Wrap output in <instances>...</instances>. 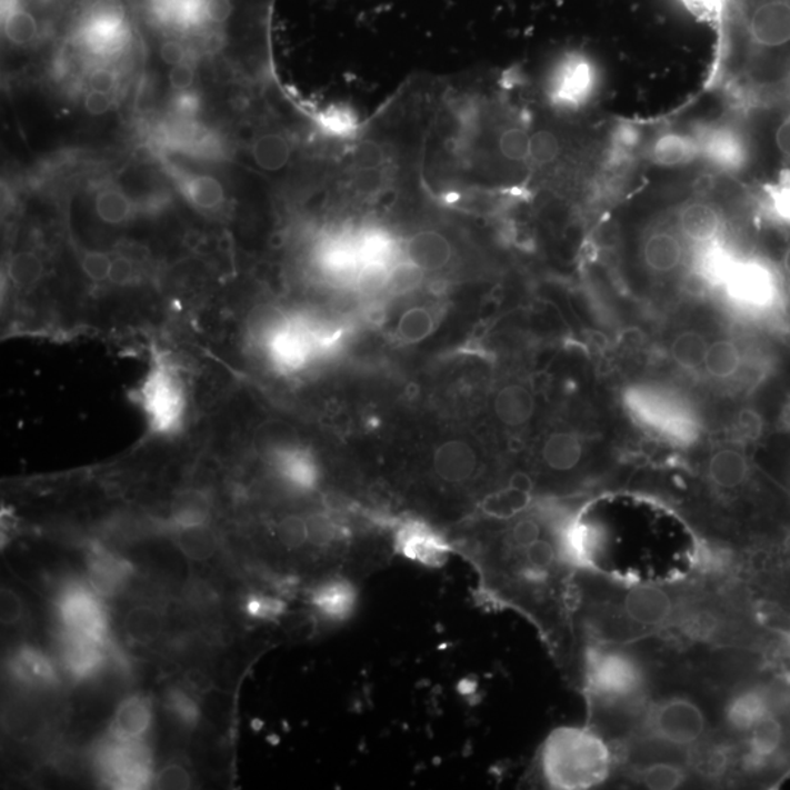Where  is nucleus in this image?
<instances>
[{
	"instance_id": "obj_30",
	"label": "nucleus",
	"mask_w": 790,
	"mask_h": 790,
	"mask_svg": "<svg viewBox=\"0 0 790 790\" xmlns=\"http://www.w3.org/2000/svg\"><path fill=\"white\" fill-rule=\"evenodd\" d=\"M707 346L704 337L694 331L681 332L673 340L671 353L674 362L683 369H697L704 364Z\"/></svg>"
},
{
	"instance_id": "obj_12",
	"label": "nucleus",
	"mask_w": 790,
	"mask_h": 790,
	"mask_svg": "<svg viewBox=\"0 0 790 790\" xmlns=\"http://www.w3.org/2000/svg\"><path fill=\"white\" fill-rule=\"evenodd\" d=\"M154 711L148 697L133 694L127 697L114 710L110 723V737L119 741H144L150 731Z\"/></svg>"
},
{
	"instance_id": "obj_1",
	"label": "nucleus",
	"mask_w": 790,
	"mask_h": 790,
	"mask_svg": "<svg viewBox=\"0 0 790 790\" xmlns=\"http://www.w3.org/2000/svg\"><path fill=\"white\" fill-rule=\"evenodd\" d=\"M447 536L478 577L483 607L510 609L538 631L563 677L579 686L581 651L576 628L577 574L581 568L577 526L553 523L530 506L512 516Z\"/></svg>"
},
{
	"instance_id": "obj_28",
	"label": "nucleus",
	"mask_w": 790,
	"mask_h": 790,
	"mask_svg": "<svg viewBox=\"0 0 790 790\" xmlns=\"http://www.w3.org/2000/svg\"><path fill=\"white\" fill-rule=\"evenodd\" d=\"M739 364H741V351L732 341H714L707 349L704 367L710 376L722 380L732 377L738 371Z\"/></svg>"
},
{
	"instance_id": "obj_32",
	"label": "nucleus",
	"mask_w": 790,
	"mask_h": 790,
	"mask_svg": "<svg viewBox=\"0 0 790 790\" xmlns=\"http://www.w3.org/2000/svg\"><path fill=\"white\" fill-rule=\"evenodd\" d=\"M530 138L531 133L521 127H510L502 129L498 133L497 150L498 154L508 161H529L530 159Z\"/></svg>"
},
{
	"instance_id": "obj_17",
	"label": "nucleus",
	"mask_w": 790,
	"mask_h": 790,
	"mask_svg": "<svg viewBox=\"0 0 790 790\" xmlns=\"http://www.w3.org/2000/svg\"><path fill=\"white\" fill-rule=\"evenodd\" d=\"M123 634L129 643L150 647L159 641L166 628L163 611L152 604L140 603L129 608L122 621Z\"/></svg>"
},
{
	"instance_id": "obj_6",
	"label": "nucleus",
	"mask_w": 790,
	"mask_h": 790,
	"mask_svg": "<svg viewBox=\"0 0 790 790\" xmlns=\"http://www.w3.org/2000/svg\"><path fill=\"white\" fill-rule=\"evenodd\" d=\"M431 473L442 487L466 491L482 476V463L473 446L463 439L439 443L431 459Z\"/></svg>"
},
{
	"instance_id": "obj_14",
	"label": "nucleus",
	"mask_w": 790,
	"mask_h": 790,
	"mask_svg": "<svg viewBox=\"0 0 790 790\" xmlns=\"http://www.w3.org/2000/svg\"><path fill=\"white\" fill-rule=\"evenodd\" d=\"M750 478V463L741 451L722 448L710 457L707 463V479L720 492H733L741 489Z\"/></svg>"
},
{
	"instance_id": "obj_16",
	"label": "nucleus",
	"mask_w": 790,
	"mask_h": 790,
	"mask_svg": "<svg viewBox=\"0 0 790 790\" xmlns=\"http://www.w3.org/2000/svg\"><path fill=\"white\" fill-rule=\"evenodd\" d=\"M11 672L31 688L53 687L58 682L57 668L49 656L34 647H20L11 659Z\"/></svg>"
},
{
	"instance_id": "obj_5",
	"label": "nucleus",
	"mask_w": 790,
	"mask_h": 790,
	"mask_svg": "<svg viewBox=\"0 0 790 790\" xmlns=\"http://www.w3.org/2000/svg\"><path fill=\"white\" fill-rule=\"evenodd\" d=\"M101 596L90 586H71L59 598V617L64 630L77 632L108 647L110 641L109 617Z\"/></svg>"
},
{
	"instance_id": "obj_18",
	"label": "nucleus",
	"mask_w": 790,
	"mask_h": 790,
	"mask_svg": "<svg viewBox=\"0 0 790 790\" xmlns=\"http://www.w3.org/2000/svg\"><path fill=\"white\" fill-rule=\"evenodd\" d=\"M650 160L663 168H677L700 159V146L696 136L683 132H664L656 138L649 150Z\"/></svg>"
},
{
	"instance_id": "obj_25",
	"label": "nucleus",
	"mask_w": 790,
	"mask_h": 790,
	"mask_svg": "<svg viewBox=\"0 0 790 790\" xmlns=\"http://www.w3.org/2000/svg\"><path fill=\"white\" fill-rule=\"evenodd\" d=\"M728 279L732 292L742 299L759 300L769 292V276L757 266L732 267Z\"/></svg>"
},
{
	"instance_id": "obj_15",
	"label": "nucleus",
	"mask_w": 790,
	"mask_h": 790,
	"mask_svg": "<svg viewBox=\"0 0 790 790\" xmlns=\"http://www.w3.org/2000/svg\"><path fill=\"white\" fill-rule=\"evenodd\" d=\"M679 229L691 242L713 243L722 230V216L710 202L692 201L679 212Z\"/></svg>"
},
{
	"instance_id": "obj_48",
	"label": "nucleus",
	"mask_w": 790,
	"mask_h": 790,
	"mask_svg": "<svg viewBox=\"0 0 790 790\" xmlns=\"http://www.w3.org/2000/svg\"><path fill=\"white\" fill-rule=\"evenodd\" d=\"M783 266L784 270H787L788 274L790 276V247L788 248L787 253H784Z\"/></svg>"
},
{
	"instance_id": "obj_11",
	"label": "nucleus",
	"mask_w": 790,
	"mask_h": 790,
	"mask_svg": "<svg viewBox=\"0 0 790 790\" xmlns=\"http://www.w3.org/2000/svg\"><path fill=\"white\" fill-rule=\"evenodd\" d=\"M106 649L108 647L101 646L88 637L67 630L63 631L62 641H60V654H62L64 668L76 679L94 677L103 668Z\"/></svg>"
},
{
	"instance_id": "obj_24",
	"label": "nucleus",
	"mask_w": 790,
	"mask_h": 790,
	"mask_svg": "<svg viewBox=\"0 0 790 790\" xmlns=\"http://www.w3.org/2000/svg\"><path fill=\"white\" fill-rule=\"evenodd\" d=\"M252 157L266 172H279L289 163L290 157H292V147L280 133H263L253 142Z\"/></svg>"
},
{
	"instance_id": "obj_21",
	"label": "nucleus",
	"mask_w": 790,
	"mask_h": 790,
	"mask_svg": "<svg viewBox=\"0 0 790 790\" xmlns=\"http://www.w3.org/2000/svg\"><path fill=\"white\" fill-rule=\"evenodd\" d=\"M643 258L651 271L668 274L681 266L683 258L681 240L671 232H656L646 240Z\"/></svg>"
},
{
	"instance_id": "obj_22",
	"label": "nucleus",
	"mask_w": 790,
	"mask_h": 790,
	"mask_svg": "<svg viewBox=\"0 0 790 790\" xmlns=\"http://www.w3.org/2000/svg\"><path fill=\"white\" fill-rule=\"evenodd\" d=\"M211 506L206 493L200 491H183L174 498L170 507V527L172 529H191L210 524Z\"/></svg>"
},
{
	"instance_id": "obj_41",
	"label": "nucleus",
	"mask_w": 790,
	"mask_h": 790,
	"mask_svg": "<svg viewBox=\"0 0 790 790\" xmlns=\"http://www.w3.org/2000/svg\"><path fill=\"white\" fill-rule=\"evenodd\" d=\"M160 59L169 67L183 63L187 58V48L178 39H168L160 46Z\"/></svg>"
},
{
	"instance_id": "obj_46",
	"label": "nucleus",
	"mask_w": 790,
	"mask_h": 790,
	"mask_svg": "<svg viewBox=\"0 0 790 790\" xmlns=\"http://www.w3.org/2000/svg\"><path fill=\"white\" fill-rule=\"evenodd\" d=\"M91 90L109 92L114 87V76L109 69L97 68L88 77Z\"/></svg>"
},
{
	"instance_id": "obj_27",
	"label": "nucleus",
	"mask_w": 790,
	"mask_h": 790,
	"mask_svg": "<svg viewBox=\"0 0 790 790\" xmlns=\"http://www.w3.org/2000/svg\"><path fill=\"white\" fill-rule=\"evenodd\" d=\"M96 212L108 224H123L133 214V204L127 193L118 188L101 189L96 197Z\"/></svg>"
},
{
	"instance_id": "obj_8",
	"label": "nucleus",
	"mask_w": 790,
	"mask_h": 790,
	"mask_svg": "<svg viewBox=\"0 0 790 790\" xmlns=\"http://www.w3.org/2000/svg\"><path fill=\"white\" fill-rule=\"evenodd\" d=\"M88 586L101 598H113L128 586L136 568L103 547H92L87 558Z\"/></svg>"
},
{
	"instance_id": "obj_13",
	"label": "nucleus",
	"mask_w": 790,
	"mask_h": 790,
	"mask_svg": "<svg viewBox=\"0 0 790 790\" xmlns=\"http://www.w3.org/2000/svg\"><path fill=\"white\" fill-rule=\"evenodd\" d=\"M276 476L299 492H311L321 480V470L316 459L302 450H280L272 457Z\"/></svg>"
},
{
	"instance_id": "obj_40",
	"label": "nucleus",
	"mask_w": 790,
	"mask_h": 790,
	"mask_svg": "<svg viewBox=\"0 0 790 790\" xmlns=\"http://www.w3.org/2000/svg\"><path fill=\"white\" fill-rule=\"evenodd\" d=\"M133 277H136V267H133L132 260H129L128 257L113 258L109 272L110 283L127 286L132 283Z\"/></svg>"
},
{
	"instance_id": "obj_19",
	"label": "nucleus",
	"mask_w": 790,
	"mask_h": 790,
	"mask_svg": "<svg viewBox=\"0 0 790 790\" xmlns=\"http://www.w3.org/2000/svg\"><path fill=\"white\" fill-rule=\"evenodd\" d=\"M544 468L553 473H571L580 468L584 457L583 442L574 433L557 432L548 437L542 447Z\"/></svg>"
},
{
	"instance_id": "obj_29",
	"label": "nucleus",
	"mask_w": 790,
	"mask_h": 790,
	"mask_svg": "<svg viewBox=\"0 0 790 790\" xmlns=\"http://www.w3.org/2000/svg\"><path fill=\"white\" fill-rule=\"evenodd\" d=\"M184 191L189 201L201 210H217L226 200L223 184L212 176H193Z\"/></svg>"
},
{
	"instance_id": "obj_38",
	"label": "nucleus",
	"mask_w": 790,
	"mask_h": 790,
	"mask_svg": "<svg viewBox=\"0 0 790 790\" xmlns=\"http://www.w3.org/2000/svg\"><path fill=\"white\" fill-rule=\"evenodd\" d=\"M0 617L4 627H17L26 618V604L20 594L8 587L0 593Z\"/></svg>"
},
{
	"instance_id": "obj_7",
	"label": "nucleus",
	"mask_w": 790,
	"mask_h": 790,
	"mask_svg": "<svg viewBox=\"0 0 790 790\" xmlns=\"http://www.w3.org/2000/svg\"><path fill=\"white\" fill-rule=\"evenodd\" d=\"M359 586L343 577H334L309 587L304 598L320 621L344 622L358 607Z\"/></svg>"
},
{
	"instance_id": "obj_31",
	"label": "nucleus",
	"mask_w": 790,
	"mask_h": 790,
	"mask_svg": "<svg viewBox=\"0 0 790 790\" xmlns=\"http://www.w3.org/2000/svg\"><path fill=\"white\" fill-rule=\"evenodd\" d=\"M436 328L432 312L423 307L408 309L397 323V336L406 343L414 344L427 339Z\"/></svg>"
},
{
	"instance_id": "obj_20",
	"label": "nucleus",
	"mask_w": 790,
	"mask_h": 790,
	"mask_svg": "<svg viewBox=\"0 0 790 790\" xmlns=\"http://www.w3.org/2000/svg\"><path fill=\"white\" fill-rule=\"evenodd\" d=\"M534 408L533 394L529 388L520 386V383L503 387L493 401L497 418L507 427L512 428L529 422L534 413Z\"/></svg>"
},
{
	"instance_id": "obj_4",
	"label": "nucleus",
	"mask_w": 790,
	"mask_h": 790,
	"mask_svg": "<svg viewBox=\"0 0 790 790\" xmlns=\"http://www.w3.org/2000/svg\"><path fill=\"white\" fill-rule=\"evenodd\" d=\"M598 82L596 67L583 54L563 57L547 81V99L553 108L579 110L591 99Z\"/></svg>"
},
{
	"instance_id": "obj_34",
	"label": "nucleus",
	"mask_w": 790,
	"mask_h": 790,
	"mask_svg": "<svg viewBox=\"0 0 790 790\" xmlns=\"http://www.w3.org/2000/svg\"><path fill=\"white\" fill-rule=\"evenodd\" d=\"M166 707L182 727L196 728L200 723L201 707L193 699L191 692L184 691L183 688L169 690L168 696H166Z\"/></svg>"
},
{
	"instance_id": "obj_23",
	"label": "nucleus",
	"mask_w": 790,
	"mask_h": 790,
	"mask_svg": "<svg viewBox=\"0 0 790 790\" xmlns=\"http://www.w3.org/2000/svg\"><path fill=\"white\" fill-rule=\"evenodd\" d=\"M173 540L179 551L192 562H207L216 556L219 542L208 526L173 529Z\"/></svg>"
},
{
	"instance_id": "obj_33",
	"label": "nucleus",
	"mask_w": 790,
	"mask_h": 790,
	"mask_svg": "<svg viewBox=\"0 0 790 790\" xmlns=\"http://www.w3.org/2000/svg\"><path fill=\"white\" fill-rule=\"evenodd\" d=\"M8 272L17 288L31 289L43 276V262L36 253L20 252L9 262Z\"/></svg>"
},
{
	"instance_id": "obj_45",
	"label": "nucleus",
	"mask_w": 790,
	"mask_h": 790,
	"mask_svg": "<svg viewBox=\"0 0 790 790\" xmlns=\"http://www.w3.org/2000/svg\"><path fill=\"white\" fill-rule=\"evenodd\" d=\"M739 428L746 433L748 438H757L761 432V419L760 416L752 410H743L739 414Z\"/></svg>"
},
{
	"instance_id": "obj_26",
	"label": "nucleus",
	"mask_w": 790,
	"mask_h": 790,
	"mask_svg": "<svg viewBox=\"0 0 790 790\" xmlns=\"http://www.w3.org/2000/svg\"><path fill=\"white\" fill-rule=\"evenodd\" d=\"M289 611V603L284 596L267 593V591H252L243 602V612L252 621L277 622Z\"/></svg>"
},
{
	"instance_id": "obj_47",
	"label": "nucleus",
	"mask_w": 790,
	"mask_h": 790,
	"mask_svg": "<svg viewBox=\"0 0 790 790\" xmlns=\"http://www.w3.org/2000/svg\"><path fill=\"white\" fill-rule=\"evenodd\" d=\"M774 140L780 154L790 159V113L780 122L778 129H776Z\"/></svg>"
},
{
	"instance_id": "obj_36",
	"label": "nucleus",
	"mask_w": 790,
	"mask_h": 790,
	"mask_svg": "<svg viewBox=\"0 0 790 790\" xmlns=\"http://www.w3.org/2000/svg\"><path fill=\"white\" fill-rule=\"evenodd\" d=\"M562 144L556 133L540 129L531 133L530 138V163L534 166H547L553 163L561 154Z\"/></svg>"
},
{
	"instance_id": "obj_49",
	"label": "nucleus",
	"mask_w": 790,
	"mask_h": 790,
	"mask_svg": "<svg viewBox=\"0 0 790 790\" xmlns=\"http://www.w3.org/2000/svg\"><path fill=\"white\" fill-rule=\"evenodd\" d=\"M788 420H789V424H790V410H789V419Z\"/></svg>"
},
{
	"instance_id": "obj_44",
	"label": "nucleus",
	"mask_w": 790,
	"mask_h": 790,
	"mask_svg": "<svg viewBox=\"0 0 790 790\" xmlns=\"http://www.w3.org/2000/svg\"><path fill=\"white\" fill-rule=\"evenodd\" d=\"M773 204L780 216L790 220V178H784L782 182L773 189Z\"/></svg>"
},
{
	"instance_id": "obj_42",
	"label": "nucleus",
	"mask_w": 790,
	"mask_h": 790,
	"mask_svg": "<svg viewBox=\"0 0 790 790\" xmlns=\"http://www.w3.org/2000/svg\"><path fill=\"white\" fill-rule=\"evenodd\" d=\"M193 80H196V72H193L191 64L187 62L176 64V67L170 69L169 82L174 90H187V88L193 84Z\"/></svg>"
},
{
	"instance_id": "obj_35",
	"label": "nucleus",
	"mask_w": 790,
	"mask_h": 790,
	"mask_svg": "<svg viewBox=\"0 0 790 790\" xmlns=\"http://www.w3.org/2000/svg\"><path fill=\"white\" fill-rule=\"evenodd\" d=\"M424 277L427 272L404 258L390 268L387 290L394 294L409 293L422 286Z\"/></svg>"
},
{
	"instance_id": "obj_2",
	"label": "nucleus",
	"mask_w": 790,
	"mask_h": 790,
	"mask_svg": "<svg viewBox=\"0 0 790 790\" xmlns=\"http://www.w3.org/2000/svg\"><path fill=\"white\" fill-rule=\"evenodd\" d=\"M536 766L549 789H598L611 784L617 756L611 743L586 723L584 727H561L549 733L540 747Z\"/></svg>"
},
{
	"instance_id": "obj_3",
	"label": "nucleus",
	"mask_w": 790,
	"mask_h": 790,
	"mask_svg": "<svg viewBox=\"0 0 790 790\" xmlns=\"http://www.w3.org/2000/svg\"><path fill=\"white\" fill-rule=\"evenodd\" d=\"M151 431L173 436L182 427L187 413V392L178 369L163 356H157L140 391Z\"/></svg>"
},
{
	"instance_id": "obj_10",
	"label": "nucleus",
	"mask_w": 790,
	"mask_h": 790,
	"mask_svg": "<svg viewBox=\"0 0 790 790\" xmlns=\"http://www.w3.org/2000/svg\"><path fill=\"white\" fill-rule=\"evenodd\" d=\"M404 256L427 274L446 270L454 260L450 238L438 230H420L404 240Z\"/></svg>"
},
{
	"instance_id": "obj_37",
	"label": "nucleus",
	"mask_w": 790,
	"mask_h": 790,
	"mask_svg": "<svg viewBox=\"0 0 790 790\" xmlns=\"http://www.w3.org/2000/svg\"><path fill=\"white\" fill-rule=\"evenodd\" d=\"M154 787L157 789L184 790L192 789L193 779L191 771L180 762H169L161 767L154 776Z\"/></svg>"
},
{
	"instance_id": "obj_43",
	"label": "nucleus",
	"mask_w": 790,
	"mask_h": 790,
	"mask_svg": "<svg viewBox=\"0 0 790 790\" xmlns=\"http://www.w3.org/2000/svg\"><path fill=\"white\" fill-rule=\"evenodd\" d=\"M84 106L88 113L100 117L112 108V99H110L109 92L91 90L87 92Z\"/></svg>"
},
{
	"instance_id": "obj_39",
	"label": "nucleus",
	"mask_w": 790,
	"mask_h": 790,
	"mask_svg": "<svg viewBox=\"0 0 790 790\" xmlns=\"http://www.w3.org/2000/svg\"><path fill=\"white\" fill-rule=\"evenodd\" d=\"M81 267L88 279L96 281V283H103V281H109L112 260L104 252L88 251L82 257Z\"/></svg>"
},
{
	"instance_id": "obj_9",
	"label": "nucleus",
	"mask_w": 790,
	"mask_h": 790,
	"mask_svg": "<svg viewBox=\"0 0 790 790\" xmlns=\"http://www.w3.org/2000/svg\"><path fill=\"white\" fill-rule=\"evenodd\" d=\"M697 137L701 159L724 172H737L746 164L748 150L746 141L733 128L727 124L702 129Z\"/></svg>"
}]
</instances>
